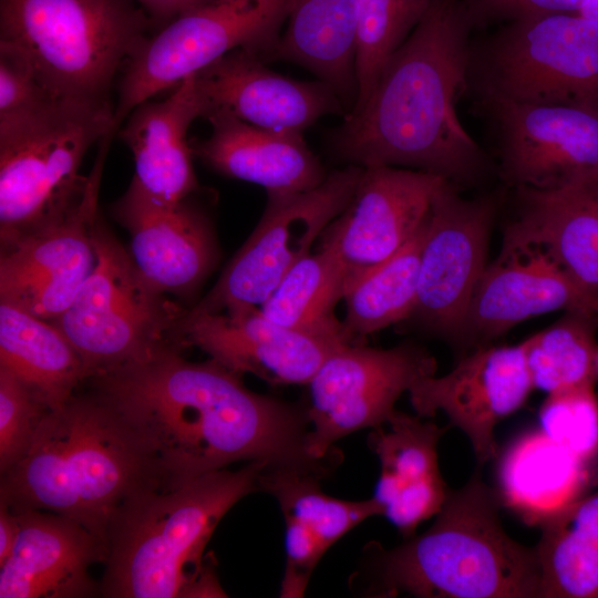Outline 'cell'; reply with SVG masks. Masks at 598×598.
I'll use <instances>...</instances> for the list:
<instances>
[{"label": "cell", "mask_w": 598, "mask_h": 598, "mask_svg": "<svg viewBox=\"0 0 598 598\" xmlns=\"http://www.w3.org/2000/svg\"><path fill=\"white\" fill-rule=\"evenodd\" d=\"M496 203L492 197L465 198L445 181L425 217L417 292L409 317L426 330L461 338L486 257Z\"/></svg>", "instance_id": "14"}, {"label": "cell", "mask_w": 598, "mask_h": 598, "mask_svg": "<svg viewBox=\"0 0 598 598\" xmlns=\"http://www.w3.org/2000/svg\"><path fill=\"white\" fill-rule=\"evenodd\" d=\"M195 81L206 106L204 117L220 112L270 131L302 133L320 117L343 110L340 96L323 81L288 79L246 48L198 71Z\"/></svg>", "instance_id": "20"}, {"label": "cell", "mask_w": 598, "mask_h": 598, "mask_svg": "<svg viewBox=\"0 0 598 598\" xmlns=\"http://www.w3.org/2000/svg\"><path fill=\"white\" fill-rule=\"evenodd\" d=\"M577 14L598 21V0H586Z\"/></svg>", "instance_id": "43"}, {"label": "cell", "mask_w": 598, "mask_h": 598, "mask_svg": "<svg viewBox=\"0 0 598 598\" xmlns=\"http://www.w3.org/2000/svg\"><path fill=\"white\" fill-rule=\"evenodd\" d=\"M161 485L136 439L95 393L49 410L19 461L1 474L13 513L65 516L107 547L110 525L137 491Z\"/></svg>", "instance_id": "4"}, {"label": "cell", "mask_w": 598, "mask_h": 598, "mask_svg": "<svg viewBox=\"0 0 598 598\" xmlns=\"http://www.w3.org/2000/svg\"><path fill=\"white\" fill-rule=\"evenodd\" d=\"M140 444L158 483L179 485L239 461L323 475L306 451V410L261 395L213 359L192 362L176 346L89 379Z\"/></svg>", "instance_id": "1"}, {"label": "cell", "mask_w": 598, "mask_h": 598, "mask_svg": "<svg viewBox=\"0 0 598 598\" xmlns=\"http://www.w3.org/2000/svg\"><path fill=\"white\" fill-rule=\"evenodd\" d=\"M533 390L518 343L477 347L446 374L423 377L408 392L416 415L443 412L470 440L483 466L497 456L495 427L520 409Z\"/></svg>", "instance_id": "17"}, {"label": "cell", "mask_w": 598, "mask_h": 598, "mask_svg": "<svg viewBox=\"0 0 598 598\" xmlns=\"http://www.w3.org/2000/svg\"><path fill=\"white\" fill-rule=\"evenodd\" d=\"M93 240L92 274L69 308L51 321L80 354L87 380L169 346L186 312L147 282L100 215Z\"/></svg>", "instance_id": "9"}, {"label": "cell", "mask_w": 598, "mask_h": 598, "mask_svg": "<svg viewBox=\"0 0 598 598\" xmlns=\"http://www.w3.org/2000/svg\"><path fill=\"white\" fill-rule=\"evenodd\" d=\"M102 140L85 188L62 215L1 246L0 301L53 321L72 303L96 265L93 227L110 137Z\"/></svg>", "instance_id": "13"}, {"label": "cell", "mask_w": 598, "mask_h": 598, "mask_svg": "<svg viewBox=\"0 0 598 598\" xmlns=\"http://www.w3.org/2000/svg\"><path fill=\"white\" fill-rule=\"evenodd\" d=\"M474 27L463 0H431L384 64L364 105L334 137L342 158L427 172L457 186L482 181L492 164L462 124L456 101L468 85Z\"/></svg>", "instance_id": "2"}, {"label": "cell", "mask_w": 598, "mask_h": 598, "mask_svg": "<svg viewBox=\"0 0 598 598\" xmlns=\"http://www.w3.org/2000/svg\"><path fill=\"white\" fill-rule=\"evenodd\" d=\"M559 310L598 316V299L543 251L502 249L475 288L461 338L486 342L522 321Z\"/></svg>", "instance_id": "21"}, {"label": "cell", "mask_w": 598, "mask_h": 598, "mask_svg": "<svg viewBox=\"0 0 598 598\" xmlns=\"http://www.w3.org/2000/svg\"><path fill=\"white\" fill-rule=\"evenodd\" d=\"M330 85L342 102L357 101L355 0H291L287 27L275 48Z\"/></svg>", "instance_id": "28"}, {"label": "cell", "mask_w": 598, "mask_h": 598, "mask_svg": "<svg viewBox=\"0 0 598 598\" xmlns=\"http://www.w3.org/2000/svg\"><path fill=\"white\" fill-rule=\"evenodd\" d=\"M556 514L571 529L598 542V492L577 498Z\"/></svg>", "instance_id": "40"}, {"label": "cell", "mask_w": 598, "mask_h": 598, "mask_svg": "<svg viewBox=\"0 0 598 598\" xmlns=\"http://www.w3.org/2000/svg\"><path fill=\"white\" fill-rule=\"evenodd\" d=\"M205 110L193 74L165 100L145 101L128 114L121 137L133 154V179L151 196L177 203L197 188L187 131Z\"/></svg>", "instance_id": "27"}, {"label": "cell", "mask_w": 598, "mask_h": 598, "mask_svg": "<svg viewBox=\"0 0 598 598\" xmlns=\"http://www.w3.org/2000/svg\"><path fill=\"white\" fill-rule=\"evenodd\" d=\"M115 130L110 103L55 99L37 113L0 125L1 246L66 212L83 193L87 150Z\"/></svg>", "instance_id": "7"}, {"label": "cell", "mask_w": 598, "mask_h": 598, "mask_svg": "<svg viewBox=\"0 0 598 598\" xmlns=\"http://www.w3.org/2000/svg\"><path fill=\"white\" fill-rule=\"evenodd\" d=\"M430 3L431 0H355L358 95L349 114L364 105L384 64L420 22Z\"/></svg>", "instance_id": "34"}, {"label": "cell", "mask_w": 598, "mask_h": 598, "mask_svg": "<svg viewBox=\"0 0 598 598\" xmlns=\"http://www.w3.org/2000/svg\"><path fill=\"white\" fill-rule=\"evenodd\" d=\"M53 100L29 56L0 40V125L23 120Z\"/></svg>", "instance_id": "38"}, {"label": "cell", "mask_w": 598, "mask_h": 598, "mask_svg": "<svg viewBox=\"0 0 598 598\" xmlns=\"http://www.w3.org/2000/svg\"><path fill=\"white\" fill-rule=\"evenodd\" d=\"M320 477L292 466H268L260 476L259 489L277 499L285 518L282 598L302 597L324 553L363 520L381 515L373 498L346 501L323 493Z\"/></svg>", "instance_id": "24"}, {"label": "cell", "mask_w": 598, "mask_h": 598, "mask_svg": "<svg viewBox=\"0 0 598 598\" xmlns=\"http://www.w3.org/2000/svg\"><path fill=\"white\" fill-rule=\"evenodd\" d=\"M176 338L239 375L251 373L272 385L308 384L329 355L351 343L343 336L279 326L257 307L219 313L186 310Z\"/></svg>", "instance_id": "18"}, {"label": "cell", "mask_w": 598, "mask_h": 598, "mask_svg": "<svg viewBox=\"0 0 598 598\" xmlns=\"http://www.w3.org/2000/svg\"><path fill=\"white\" fill-rule=\"evenodd\" d=\"M498 169L514 188L553 190L598 175V111L564 104L478 102Z\"/></svg>", "instance_id": "15"}, {"label": "cell", "mask_w": 598, "mask_h": 598, "mask_svg": "<svg viewBox=\"0 0 598 598\" xmlns=\"http://www.w3.org/2000/svg\"><path fill=\"white\" fill-rule=\"evenodd\" d=\"M596 372H597V382H598V354H597V369H596Z\"/></svg>", "instance_id": "44"}, {"label": "cell", "mask_w": 598, "mask_h": 598, "mask_svg": "<svg viewBox=\"0 0 598 598\" xmlns=\"http://www.w3.org/2000/svg\"><path fill=\"white\" fill-rule=\"evenodd\" d=\"M584 470L585 463L542 430L530 431L502 455L497 494L525 523L539 526L577 499Z\"/></svg>", "instance_id": "30"}, {"label": "cell", "mask_w": 598, "mask_h": 598, "mask_svg": "<svg viewBox=\"0 0 598 598\" xmlns=\"http://www.w3.org/2000/svg\"><path fill=\"white\" fill-rule=\"evenodd\" d=\"M0 30L52 96L86 103H110L115 73L147 39L123 0H1Z\"/></svg>", "instance_id": "6"}, {"label": "cell", "mask_w": 598, "mask_h": 598, "mask_svg": "<svg viewBox=\"0 0 598 598\" xmlns=\"http://www.w3.org/2000/svg\"><path fill=\"white\" fill-rule=\"evenodd\" d=\"M49 409L10 370L0 365V472L27 451Z\"/></svg>", "instance_id": "37"}, {"label": "cell", "mask_w": 598, "mask_h": 598, "mask_svg": "<svg viewBox=\"0 0 598 598\" xmlns=\"http://www.w3.org/2000/svg\"><path fill=\"white\" fill-rule=\"evenodd\" d=\"M499 505L477 471L448 489L429 529L390 550L377 546L370 596L538 598L536 548L505 532Z\"/></svg>", "instance_id": "5"}, {"label": "cell", "mask_w": 598, "mask_h": 598, "mask_svg": "<svg viewBox=\"0 0 598 598\" xmlns=\"http://www.w3.org/2000/svg\"><path fill=\"white\" fill-rule=\"evenodd\" d=\"M341 299L343 292L337 262L328 250L320 248L296 264L259 309L279 326L346 338L342 321L333 312Z\"/></svg>", "instance_id": "33"}, {"label": "cell", "mask_w": 598, "mask_h": 598, "mask_svg": "<svg viewBox=\"0 0 598 598\" xmlns=\"http://www.w3.org/2000/svg\"><path fill=\"white\" fill-rule=\"evenodd\" d=\"M478 102L564 104L598 111V21L555 13L508 21L471 45Z\"/></svg>", "instance_id": "8"}, {"label": "cell", "mask_w": 598, "mask_h": 598, "mask_svg": "<svg viewBox=\"0 0 598 598\" xmlns=\"http://www.w3.org/2000/svg\"><path fill=\"white\" fill-rule=\"evenodd\" d=\"M539 526L538 598H598V542L571 529L557 514Z\"/></svg>", "instance_id": "35"}, {"label": "cell", "mask_w": 598, "mask_h": 598, "mask_svg": "<svg viewBox=\"0 0 598 598\" xmlns=\"http://www.w3.org/2000/svg\"><path fill=\"white\" fill-rule=\"evenodd\" d=\"M422 419L395 411L368 437L381 468L372 498L403 538L441 511L450 489L437 461V445L448 426Z\"/></svg>", "instance_id": "25"}, {"label": "cell", "mask_w": 598, "mask_h": 598, "mask_svg": "<svg viewBox=\"0 0 598 598\" xmlns=\"http://www.w3.org/2000/svg\"><path fill=\"white\" fill-rule=\"evenodd\" d=\"M17 535L0 564V598H86L96 594L89 568L107 547L79 523L50 512L14 513Z\"/></svg>", "instance_id": "22"}, {"label": "cell", "mask_w": 598, "mask_h": 598, "mask_svg": "<svg viewBox=\"0 0 598 598\" xmlns=\"http://www.w3.org/2000/svg\"><path fill=\"white\" fill-rule=\"evenodd\" d=\"M435 372L434 357L413 343L391 349L352 343L341 347L308 382V455L332 461L328 456L338 440L385 423L396 411L401 394Z\"/></svg>", "instance_id": "12"}, {"label": "cell", "mask_w": 598, "mask_h": 598, "mask_svg": "<svg viewBox=\"0 0 598 598\" xmlns=\"http://www.w3.org/2000/svg\"><path fill=\"white\" fill-rule=\"evenodd\" d=\"M516 189L502 249H537L598 299V175L553 190Z\"/></svg>", "instance_id": "23"}, {"label": "cell", "mask_w": 598, "mask_h": 598, "mask_svg": "<svg viewBox=\"0 0 598 598\" xmlns=\"http://www.w3.org/2000/svg\"><path fill=\"white\" fill-rule=\"evenodd\" d=\"M597 322V315L567 311L557 322L520 342L534 389L549 394L595 386Z\"/></svg>", "instance_id": "32"}, {"label": "cell", "mask_w": 598, "mask_h": 598, "mask_svg": "<svg viewBox=\"0 0 598 598\" xmlns=\"http://www.w3.org/2000/svg\"><path fill=\"white\" fill-rule=\"evenodd\" d=\"M0 365L49 410L64 405L89 378L80 354L54 323L4 302L0 303Z\"/></svg>", "instance_id": "29"}, {"label": "cell", "mask_w": 598, "mask_h": 598, "mask_svg": "<svg viewBox=\"0 0 598 598\" xmlns=\"http://www.w3.org/2000/svg\"><path fill=\"white\" fill-rule=\"evenodd\" d=\"M148 11L161 18H175L183 12L214 0H137Z\"/></svg>", "instance_id": "41"}, {"label": "cell", "mask_w": 598, "mask_h": 598, "mask_svg": "<svg viewBox=\"0 0 598 598\" xmlns=\"http://www.w3.org/2000/svg\"><path fill=\"white\" fill-rule=\"evenodd\" d=\"M290 1L214 0L175 17L127 62L115 128L140 104L238 48L274 53Z\"/></svg>", "instance_id": "10"}, {"label": "cell", "mask_w": 598, "mask_h": 598, "mask_svg": "<svg viewBox=\"0 0 598 598\" xmlns=\"http://www.w3.org/2000/svg\"><path fill=\"white\" fill-rule=\"evenodd\" d=\"M205 118L212 133L192 146L193 154L219 174L260 185L267 194L309 190L327 177L301 133L261 128L220 112Z\"/></svg>", "instance_id": "26"}, {"label": "cell", "mask_w": 598, "mask_h": 598, "mask_svg": "<svg viewBox=\"0 0 598 598\" xmlns=\"http://www.w3.org/2000/svg\"><path fill=\"white\" fill-rule=\"evenodd\" d=\"M424 235L425 218L398 252L347 291L342 329L349 342L409 319L416 300Z\"/></svg>", "instance_id": "31"}, {"label": "cell", "mask_w": 598, "mask_h": 598, "mask_svg": "<svg viewBox=\"0 0 598 598\" xmlns=\"http://www.w3.org/2000/svg\"><path fill=\"white\" fill-rule=\"evenodd\" d=\"M363 172L351 164L317 187L267 194L262 216L217 282L189 313H219L260 306L289 270L309 254L316 238L342 213Z\"/></svg>", "instance_id": "11"}, {"label": "cell", "mask_w": 598, "mask_h": 598, "mask_svg": "<svg viewBox=\"0 0 598 598\" xmlns=\"http://www.w3.org/2000/svg\"><path fill=\"white\" fill-rule=\"evenodd\" d=\"M540 430L582 463L598 453V398L595 386L547 394L540 405Z\"/></svg>", "instance_id": "36"}, {"label": "cell", "mask_w": 598, "mask_h": 598, "mask_svg": "<svg viewBox=\"0 0 598 598\" xmlns=\"http://www.w3.org/2000/svg\"><path fill=\"white\" fill-rule=\"evenodd\" d=\"M112 213L130 234L134 265L162 293L189 298L215 267L217 246L209 221L186 199L159 200L132 179Z\"/></svg>", "instance_id": "19"}, {"label": "cell", "mask_w": 598, "mask_h": 598, "mask_svg": "<svg viewBox=\"0 0 598 598\" xmlns=\"http://www.w3.org/2000/svg\"><path fill=\"white\" fill-rule=\"evenodd\" d=\"M586 0H463L474 25L555 13H578Z\"/></svg>", "instance_id": "39"}, {"label": "cell", "mask_w": 598, "mask_h": 598, "mask_svg": "<svg viewBox=\"0 0 598 598\" xmlns=\"http://www.w3.org/2000/svg\"><path fill=\"white\" fill-rule=\"evenodd\" d=\"M17 535V520L14 513L7 503L0 499V564L9 557Z\"/></svg>", "instance_id": "42"}, {"label": "cell", "mask_w": 598, "mask_h": 598, "mask_svg": "<svg viewBox=\"0 0 598 598\" xmlns=\"http://www.w3.org/2000/svg\"><path fill=\"white\" fill-rule=\"evenodd\" d=\"M269 464L251 461L128 497L107 532L100 592L107 598L226 597L204 550L220 519L259 489Z\"/></svg>", "instance_id": "3"}, {"label": "cell", "mask_w": 598, "mask_h": 598, "mask_svg": "<svg viewBox=\"0 0 598 598\" xmlns=\"http://www.w3.org/2000/svg\"><path fill=\"white\" fill-rule=\"evenodd\" d=\"M445 181L423 171L363 166L350 202L321 235L320 248L337 262L343 297L416 234Z\"/></svg>", "instance_id": "16"}]
</instances>
